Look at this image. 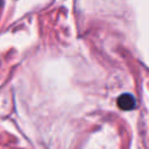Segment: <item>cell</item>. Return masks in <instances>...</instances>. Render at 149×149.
<instances>
[{"instance_id": "obj_1", "label": "cell", "mask_w": 149, "mask_h": 149, "mask_svg": "<svg viewBox=\"0 0 149 149\" xmlns=\"http://www.w3.org/2000/svg\"><path fill=\"white\" fill-rule=\"evenodd\" d=\"M116 104H118V107L123 109V111H130L135 107V98L129 94V93H123L121 94L118 100H116Z\"/></svg>"}]
</instances>
